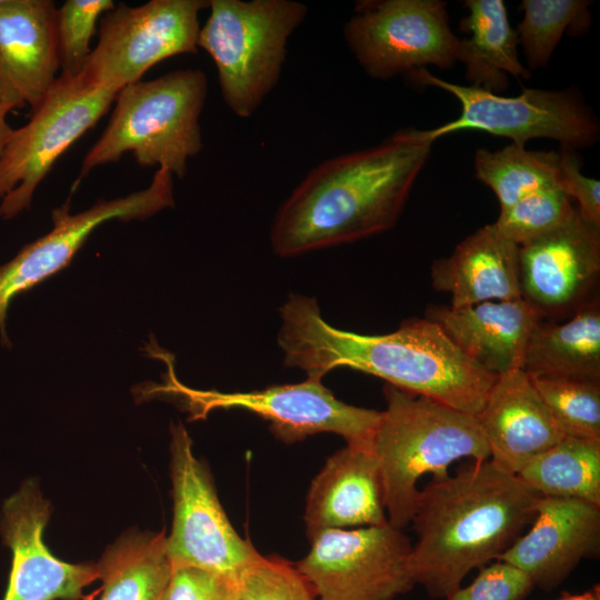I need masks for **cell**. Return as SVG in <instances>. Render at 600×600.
Listing matches in <instances>:
<instances>
[{"instance_id": "1", "label": "cell", "mask_w": 600, "mask_h": 600, "mask_svg": "<svg viewBox=\"0 0 600 600\" xmlns=\"http://www.w3.org/2000/svg\"><path fill=\"white\" fill-rule=\"evenodd\" d=\"M278 344L284 364L322 379L348 367L379 377L401 390L424 396L477 416L497 380L428 318H411L387 334H360L334 328L317 300L291 294L280 309Z\"/></svg>"}, {"instance_id": "2", "label": "cell", "mask_w": 600, "mask_h": 600, "mask_svg": "<svg viewBox=\"0 0 600 600\" xmlns=\"http://www.w3.org/2000/svg\"><path fill=\"white\" fill-rule=\"evenodd\" d=\"M433 142L428 130L406 128L377 146L316 166L274 216L273 252L293 257L391 229Z\"/></svg>"}, {"instance_id": "3", "label": "cell", "mask_w": 600, "mask_h": 600, "mask_svg": "<svg viewBox=\"0 0 600 600\" xmlns=\"http://www.w3.org/2000/svg\"><path fill=\"white\" fill-rule=\"evenodd\" d=\"M541 496L489 459L420 490L411 550L416 584L446 599L467 574L509 549L530 524Z\"/></svg>"}, {"instance_id": "4", "label": "cell", "mask_w": 600, "mask_h": 600, "mask_svg": "<svg viewBox=\"0 0 600 600\" xmlns=\"http://www.w3.org/2000/svg\"><path fill=\"white\" fill-rule=\"evenodd\" d=\"M387 408L372 439L384 496L388 523L402 530L411 523L421 477L449 476L462 458L481 462L489 448L476 416L431 398L386 384Z\"/></svg>"}, {"instance_id": "5", "label": "cell", "mask_w": 600, "mask_h": 600, "mask_svg": "<svg viewBox=\"0 0 600 600\" xmlns=\"http://www.w3.org/2000/svg\"><path fill=\"white\" fill-rule=\"evenodd\" d=\"M207 92V77L199 69H180L122 88L106 130L82 161L80 178L119 161L126 152H132L141 167H163L183 178L188 160L202 149L199 118Z\"/></svg>"}, {"instance_id": "6", "label": "cell", "mask_w": 600, "mask_h": 600, "mask_svg": "<svg viewBox=\"0 0 600 600\" xmlns=\"http://www.w3.org/2000/svg\"><path fill=\"white\" fill-rule=\"evenodd\" d=\"M198 48L212 58L222 99L240 118L251 117L281 77L289 37L307 6L293 0H210Z\"/></svg>"}, {"instance_id": "7", "label": "cell", "mask_w": 600, "mask_h": 600, "mask_svg": "<svg viewBox=\"0 0 600 600\" xmlns=\"http://www.w3.org/2000/svg\"><path fill=\"white\" fill-rule=\"evenodd\" d=\"M153 348L150 352L167 364L168 371L162 384H152L146 392L174 397L192 419L204 418L217 409H244L269 421L271 432L284 443L331 432L341 436L347 444L372 447L381 411L340 401L320 379L247 392L198 390L178 380L171 354Z\"/></svg>"}, {"instance_id": "8", "label": "cell", "mask_w": 600, "mask_h": 600, "mask_svg": "<svg viewBox=\"0 0 600 600\" xmlns=\"http://www.w3.org/2000/svg\"><path fill=\"white\" fill-rule=\"evenodd\" d=\"M119 91L81 72L60 74L30 120L12 132L0 157V217L30 208L33 193L60 156L108 112Z\"/></svg>"}, {"instance_id": "9", "label": "cell", "mask_w": 600, "mask_h": 600, "mask_svg": "<svg viewBox=\"0 0 600 600\" xmlns=\"http://www.w3.org/2000/svg\"><path fill=\"white\" fill-rule=\"evenodd\" d=\"M407 76L416 83L448 91L460 102L457 119L428 130L433 141L462 130L509 138L511 143L521 147L538 138L552 139L574 150L598 141L599 123L576 91L522 88L517 97H503L482 88L449 82L426 68Z\"/></svg>"}, {"instance_id": "10", "label": "cell", "mask_w": 600, "mask_h": 600, "mask_svg": "<svg viewBox=\"0 0 600 600\" xmlns=\"http://www.w3.org/2000/svg\"><path fill=\"white\" fill-rule=\"evenodd\" d=\"M344 41L366 73L378 80L427 66L449 69L459 40L440 0H366L344 23Z\"/></svg>"}, {"instance_id": "11", "label": "cell", "mask_w": 600, "mask_h": 600, "mask_svg": "<svg viewBox=\"0 0 600 600\" xmlns=\"http://www.w3.org/2000/svg\"><path fill=\"white\" fill-rule=\"evenodd\" d=\"M207 0L123 2L100 19L99 39L81 73L92 82L120 91L141 81L154 64L178 54L196 53L199 12Z\"/></svg>"}, {"instance_id": "12", "label": "cell", "mask_w": 600, "mask_h": 600, "mask_svg": "<svg viewBox=\"0 0 600 600\" xmlns=\"http://www.w3.org/2000/svg\"><path fill=\"white\" fill-rule=\"evenodd\" d=\"M412 544L389 523L330 529L296 564L318 600H394L414 586Z\"/></svg>"}, {"instance_id": "13", "label": "cell", "mask_w": 600, "mask_h": 600, "mask_svg": "<svg viewBox=\"0 0 600 600\" xmlns=\"http://www.w3.org/2000/svg\"><path fill=\"white\" fill-rule=\"evenodd\" d=\"M171 479L173 520L167 537L171 567L193 566L236 579L260 553L232 527L181 423L171 426Z\"/></svg>"}, {"instance_id": "14", "label": "cell", "mask_w": 600, "mask_h": 600, "mask_svg": "<svg viewBox=\"0 0 600 600\" xmlns=\"http://www.w3.org/2000/svg\"><path fill=\"white\" fill-rule=\"evenodd\" d=\"M172 173L158 168L150 184L140 191L113 200H99L91 208L71 214L68 201L52 211L53 228L46 236L24 246L0 267V337L10 346L6 331L11 301L71 262L91 232L113 220L147 219L174 204Z\"/></svg>"}, {"instance_id": "15", "label": "cell", "mask_w": 600, "mask_h": 600, "mask_svg": "<svg viewBox=\"0 0 600 600\" xmlns=\"http://www.w3.org/2000/svg\"><path fill=\"white\" fill-rule=\"evenodd\" d=\"M521 297L543 320L569 318L594 299L600 226L579 214L519 248Z\"/></svg>"}, {"instance_id": "16", "label": "cell", "mask_w": 600, "mask_h": 600, "mask_svg": "<svg viewBox=\"0 0 600 600\" xmlns=\"http://www.w3.org/2000/svg\"><path fill=\"white\" fill-rule=\"evenodd\" d=\"M51 507L33 480H27L2 507L0 533L11 549L7 590L1 600H80L98 580L97 563H69L43 542Z\"/></svg>"}, {"instance_id": "17", "label": "cell", "mask_w": 600, "mask_h": 600, "mask_svg": "<svg viewBox=\"0 0 600 600\" xmlns=\"http://www.w3.org/2000/svg\"><path fill=\"white\" fill-rule=\"evenodd\" d=\"M600 547V506L568 498L540 497L530 529L498 560L521 572L533 587L551 590L561 584L582 559Z\"/></svg>"}, {"instance_id": "18", "label": "cell", "mask_w": 600, "mask_h": 600, "mask_svg": "<svg viewBox=\"0 0 600 600\" xmlns=\"http://www.w3.org/2000/svg\"><path fill=\"white\" fill-rule=\"evenodd\" d=\"M51 0H0V101L34 109L59 76Z\"/></svg>"}, {"instance_id": "19", "label": "cell", "mask_w": 600, "mask_h": 600, "mask_svg": "<svg viewBox=\"0 0 600 600\" xmlns=\"http://www.w3.org/2000/svg\"><path fill=\"white\" fill-rule=\"evenodd\" d=\"M476 418L489 460L513 476L564 437L522 369L498 376Z\"/></svg>"}, {"instance_id": "20", "label": "cell", "mask_w": 600, "mask_h": 600, "mask_svg": "<svg viewBox=\"0 0 600 600\" xmlns=\"http://www.w3.org/2000/svg\"><path fill=\"white\" fill-rule=\"evenodd\" d=\"M304 522L310 541L330 529L388 523L372 447L347 444L328 458L310 484Z\"/></svg>"}, {"instance_id": "21", "label": "cell", "mask_w": 600, "mask_h": 600, "mask_svg": "<svg viewBox=\"0 0 600 600\" xmlns=\"http://www.w3.org/2000/svg\"><path fill=\"white\" fill-rule=\"evenodd\" d=\"M426 318L494 376L521 369L530 334L541 320L526 300L484 301L471 306H429Z\"/></svg>"}, {"instance_id": "22", "label": "cell", "mask_w": 600, "mask_h": 600, "mask_svg": "<svg viewBox=\"0 0 600 600\" xmlns=\"http://www.w3.org/2000/svg\"><path fill=\"white\" fill-rule=\"evenodd\" d=\"M519 248L487 224L433 262L432 286L450 294L453 308L521 299Z\"/></svg>"}, {"instance_id": "23", "label": "cell", "mask_w": 600, "mask_h": 600, "mask_svg": "<svg viewBox=\"0 0 600 600\" xmlns=\"http://www.w3.org/2000/svg\"><path fill=\"white\" fill-rule=\"evenodd\" d=\"M464 7L469 12L460 21V30L467 36L459 40L457 61L464 64L470 86L497 93L508 88L509 76L530 79L504 2L467 0Z\"/></svg>"}, {"instance_id": "24", "label": "cell", "mask_w": 600, "mask_h": 600, "mask_svg": "<svg viewBox=\"0 0 600 600\" xmlns=\"http://www.w3.org/2000/svg\"><path fill=\"white\" fill-rule=\"evenodd\" d=\"M521 369L531 377L600 381V306L592 299L566 321L541 319L527 343Z\"/></svg>"}, {"instance_id": "25", "label": "cell", "mask_w": 600, "mask_h": 600, "mask_svg": "<svg viewBox=\"0 0 600 600\" xmlns=\"http://www.w3.org/2000/svg\"><path fill=\"white\" fill-rule=\"evenodd\" d=\"M97 568L98 600H164L171 574L167 536L127 532L106 549Z\"/></svg>"}, {"instance_id": "26", "label": "cell", "mask_w": 600, "mask_h": 600, "mask_svg": "<svg viewBox=\"0 0 600 600\" xmlns=\"http://www.w3.org/2000/svg\"><path fill=\"white\" fill-rule=\"evenodd\" d=\"M517 477L541 497L600 506V441L563 437Z\"/></svg>"}, {"instance_id": "27", "label": "cell", "mask_w": 600, "mask_h": 600, "mask_svg": "<svg viewBox=\"0 0 600 600\" xmlns=\"http://www.w3.org/2000/svg\"><path fill=\"white\" fill-rule=\"evenodd\" d=\"M474 169L477 179L494 192L504 211L530 192L558 186L559 154L514 143L497 151L479 148Z\"/></svg>"}, {"instance_id": "28", "label": "cell", "mask_w": 600, "mask_h": 600, "mask_svg": "<svg viewBox=\"0 0 600 600\" xmlns=\"http://www.w3.org/2000/svg\"><path fill=\"white\" fill-rule=\"evenodd\" d=\"M589 2L581 0H523V17L516 28L528 70L544 68L569 31H586L590 24Z\"/></svg>"}, {"instance_id": "29", "label": "cell", "mask_w": 600, "mask_h": 600, "mask_svg": "<svg viewBox=\"0 0 600 600\" xmlns=\"http://www.w3.org/2000/svg\"><path fill=\"white\" fill-rule=\"evenodd\" d=\"M531 380L564 437L600 441V381L544 376Z\"/></svg>"}, {"instance_id": "30", "label": "cell", "mask_w": 600, "mask_h": 600, "mask_svg": "<svg viewBox=\"0 0 600 600\" xmlns=\"http://www.w3.org/2000/svg\"><path fill=\"white\" fill-rule=\"evenodd\" d=\"M576 212L572 200L554 186L530 192L500 211L493 226L504 238L522 246L563 226Z\"/></svg>"}, {"instance_id": "31", "label": "cell", "mask_w": 600, "mask_h": 600, "mask_svg": "<svg viewBox=\"0 0 600 600\" xmlns=\"http://www.w3.org/2000/svg\"><path fill=\"white\" fill-rule=\"evenodd\" d=\"M112 0H68L54 16L60 74H79L92 49L90 41L100 17L114 8Z\"/></svg>"}, {"instance_id": "32", "label": "cell", "mask_w": 600, "mask_h": 600, "mask_svg": "<svg viewBox=\"0 0 600 600\" xmlns=\"http://www.w3.org/2000/svg\"><path fill=\"white\" fill-rule=\"evenodd\" d=\"M237 600H318L296 564L259 554L236 578Z\"/></svg>"}, {"instance_id": "33", "label": "cell", "mask_w": 600, "mask_h": 600, "mask_svg": "<svg viewBox=\"0 0 600 600\" xmlns=\"http://www.w3.org/2000/svg\"><path fill=\"white\" fill-rule=\"evenodd\" d=\"M533 588L523 572L497 560L481 568L470 584L460 586L446 600H523Z\"/></svg>"}, {"instance_id": "34", "label": "cell", "mask_w": 600, "mask_h": 600, "mask_svg": "<svg viewBox=\"0 0 600 600\" xmlns=\"http://www.w3.org/2000/svg\"><path fill=\"white\" fill-rule=\"evenodd\" d=\"M164 600H237L236 579L193 566L171 567Z\"/></svg>"}, {"instance_id": "35", "label": "cell", "mask_w": 600, "mask_h": 600, "mask_svg": "<svg viewBox=\"0 0 600 600\" xmlns=\"http://www.w3.org/2000/svg\"><path fill=\"white\" fill-rule=\"evenodd\" d=\"M559 154V188L572 200L581 218L600 226V183L581 173V161L574 149L561 147Z\"/></svg>"}, {"instance_id": "36", "label": "cell", "mask_w": 600, "mask_h": 600, "mask_svg": "<svg viewBox=\"0 0 600 600\" xmlns=\"http://www.w3.org/2000/svg\"><path fill=\"white\" fill-rule=\"evenodd\" d=\"M9 112L10 110L0 101V157L12 132V128L9 126L7 121V114Z\"/></svg>"}, {"instance_id": "37", "label": "cell", "mask_w": 600, "mask_h": 600, "mask_svg": "<svg viewBox=\"0 0 600 600\" xmlns=\"http://www.w3.org/2000/svg\"><path fill=\"white\" fill-rule=\"evenodd\" d=\"M554 600H600V587L599 584H596L582 593L564 592L561 597Z\"/></svg>"}]
</instances>
